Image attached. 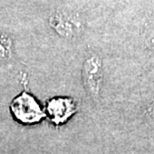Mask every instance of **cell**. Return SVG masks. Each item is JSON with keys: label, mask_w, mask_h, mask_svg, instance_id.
Returning <instances> with one entry per match:
<instances>
[{"label": "cell", "mask_w": 154, "mask_h": 154, "mask_svg": "<svg viewBox=\"0 0 154 154\" xmlns=\"http://www.w3.org/2000/svg\"><path fill=\"white\" fill-rule=\"evenodd\" d=\"M10 110L18 122L26 125L38 123L45 117L39 103L26 91L14 98L10 104Z\"/></svg>", "instance_id": "1"}, {"label": "cell", "mask_w": 154, "mask_h": 154, "mask_svg": "<svg viewBox=\"0 0 154 154\" xmlns=\"http://www.w3.org/2000/svg\"><path fill=\"white\" fill-rule=\"evenodd\" d=\"M82 74L88 94L94 100H97L99 98L103 78V66L100 57L97 55L88 57L83 64Z\"/></svg>", "instance_id": "2"}, {"label": "cell", "mask_w": 154, "mask_h": 154, "mask_svg": "<svg viewBox=\"0 0 154 154\" xmlns=\"http://www.w3.org/2000/svg\"><path fill=\"white\" fill-rule=\"evenodd\" d=\"M50 25L62 37L72 38L79 35L82 23L77 16L64 11H57L50 17Z\"/></svg>", "instance_id": "3"}, {"label": "cell", "mask_w": 154, "mask_h": 154, "mask_svg": "<svg viewBox=\"0 0 154 154\" xmlns=\"http://www.w3.org/2000/svg\"><path fill=\"white\" fill-rule=\"evenodd\" d=\"M46 111L49 118L55 125L65 123L77 111L76 104L72 98L55 97L47 102Z\"/></svg>", "instance_id": "4"}, {"label": "cell", "mask_w": 154, "mask_h": 154, "mask_svg": "<svg viewBox=\"0 0 154 154\" xmlns=\"http://www.w3.org/2000/svg\"><path fill=\"white\" fill-rule=\"evenodd\" d=\"M11 43L6 36L0 34V60L5 59L10 55Z\"/></svg>", "instance_id": "5"}, {"label": "cell", "mask_w": 154, "mask_h": 154, "mask_svg": "<svg viewBox=\"0 0 154 154\" xmlns=\"http://www.w3.org/2000/svg\"><path fill=\"white\" fill-rule=\"evenodd\" d=\"M148 44H149V46L152 49H154V33H153L152 35L149 36V38H148Z\"/></svg>", "instance_id": "6"}, {"label": "cell", "mask_w": 154, "mask_h": 154, "mask_svg": "<svg viewBox=\"0 0 154 154\" xmlns=\"http://www.w3.org/2000/svg\"><path fill=\"white\" fill-rule=\"evenodd\" d=\"M151 109H152V111H151L152 112V115H154V104H153V106L151 107Z\"/></svg>", "instance_id": "7"}]
</instances>
